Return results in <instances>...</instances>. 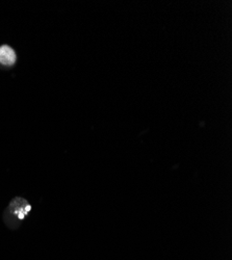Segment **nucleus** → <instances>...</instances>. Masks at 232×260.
I'll return each mask as SVG.
<instances>
[{"label": "nucleus", "instance_id": "obj_1", "mask_svg": "<svg viewBox=\"0 0 232 260\" xmlns=\"http://www.w3.org/2000/svg\"><path fill=\"white\" fill-rule=\"evenodd\" d=\"M31 209V206L28 204L27 201L21 199V198H16L11 205L9 206L8 214H9V219L14 216L15 221H22L25 219V216L29 213Z\"/></svg>", "mask_w": 232, "mask_h": 260}, {"label": "nucleus", "instance_id": "obj_2", "mask_svg": "<svg viewBox=\"0 0 232 260\" xmlns=\"http://www.w3.org/2000/svg\"><path fill=\"white\" fill-rule=\"evenodd\" d=\"M16 61V53L15 51L5 45L0 47V62L3 64H6V66H12Z\"/></svg>", "mask_w": 232, "mask_h": 260}]
</instances>
